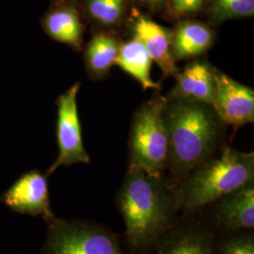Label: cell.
Instances as JSON below:
<instances>
[{"label": "cell", "instance_id": "cell-1", "mask_svg": "<svg viewBox=\"0 0 254 254\" xmlns=\"http://www.w3.org/2000/svg\"><path fill=\"white\" fill-rule=\"evenodd\" d=\"M162 113L169 136V185L174 190L193 169L216 154L225 125L211 106L176 97H165Z\"/></svg>", "mask_w": 254, "mask_h": 254}, {"label": "cell", "instance_id": "cell-2", "mask_svg": "<svg viewBox=\"0 0 254 254\" xmlns=\"http://www.w3.org/2000/svg\"><path fill=\"white\" fill-rule=\"evenodd\" d=\"M116 203L126 223L127 241L136 251L151 248L176 225L178 206L173 189L163 177L128 168Z\"/></svg>", "mask_w": 254, "mask_h": 254}, {"label": "cell", "instance_id": "cell-3", "mask_svg": "<svg viewBox=\"0 0 254 254\" xmlns=\"http://www.w3.org/2000/svg\"><path fill=\"white\" fill-rule=\"evenodd\" d=\"M254 181V154L224 146L193 169L173 190L178 209L196 211Z\"/></svg>", "mask_w": 254, "mask_h": 254}, {"label": "cell", "instance_id": "cell-4", "mask_svg": "<svg viewBox=\"0 0 254 254\" xmlns=\"http://www.w3.org/2000/svg\"><path fill=\"white\" fill-rule=\"evenodd\" d=\"M165 97L143 103L132 121L129 136V169L163 177L169 168V136L163 120Z\"/></svg>", "mask_w": 254, "mask_h": 254}, {"label": "cell", "instance_id": "cell-5", "mask_svg": "<svg viewBox=\"0 0 254 254\" xmlns=\"http://www.w3.org/2000/svg\"><path fill=\"white\" fill-rule=\"evenodd\" d=\"M41 254H127L117 235L95 223L53 216Z\"/></svg>", "mask_w": 254, "mask_h": 254}, {"label": "cell", "instance_id": "cell-6", "mask_svg": "<svg viewBox=\"0 0 254 254\" xmlns=\"http://www.w3.org/2000/svg\"><path fill=\"white\" fill-rule=\"evenodd\" d=\"M80 82L74 83L57 99V140L59 154L48 169L46 176L55 173L60 167L91 162L82 139L81 125L77 109V94Z\"/></svg>", "mask_w": 254, "mask_h": 254}, {"label": "cell", "instance_id": "cell-7", "mask_svg": "<svg viewBox=\"0 0 254 254\" xmlns=\"http://www.w3.org/2000/svg\"><path fill=\"white\" fill-rule=\"evenodd\" d=\"M216 89L212 108L225 126L235 129L254 122V91L214 69Z\"/></svg>", "mask_w": 254, "mask_h": 254}, {"label": "cell", "instance_id": "cell-8", "mask_svg": "<svg viewBox=\"0 0 254 254\" xmlns=\"http://www.w3.org/2000/svg\"><path fill=\"white\" fill-rule=\"evenodd\" d=\"M10 210L31 217H42L45 220L55 216L50 205L46 175L39 171L22 174L1 197Z\"/></svg>", "mask_w": 254, "mask_h": 254}, {"label": "cell", "instance_id": "cell-9", "mask_svg": "<svg viewBox=\"0 0 254 254\" xmlns=\"http://www.w3.org/2000/svg\"><path fill=\"white\" fill-rule=\"evenodd\" d=\"M131 30L144 46L151 60L159 66L165 76L178 73L172 53V30L159 25L145 14L133 9Z\"/></svg>", "mask_w": 254, "mask_h": 254}, {"label": "cell", "instance_id": "cell-10", "mask_svg": "<svg viewBox=\"0 0 254 254\" xmlns=\"http://www.w3.org/2000/svg\"><path fill=\"white\" fill-rule=\"evenodd\" d=\"M151 247L152 254H215L214 234L198 222L173 226Z\"/></svg>", "mask_w": 254, "mask_h": 254}, {"label": "cell", "instance_id": "cell-11", "mask_svg": "<svg viewBox=\"0 0 254 254\" xmlns=\"http://www.w3.org/2000/svg\"><path fill=\"white\" fill-rule=\"evenodd\" d=\"M42 26L51 39L71 46L74 50L81 49L85 28L81 9L76 0L52 3L42 19Z\"/></svg>", "mask_w": 254, "mask_h": 254}, {"label": "cell", "instance_id": "cell-12", "mask_svg": "<svg viewBox=\"0 0 254 254\" xmlns=\"http://www.w3.org/2000/svg\"><path fill=\"white\" fill-rule=\"evenodd\" d=\"M214 69L204 59H197L175 74L176 84L168 96L202 103L212 107L216 82Z\"/></svg>", "mask_w": 254, "mask_h": 254}, {"label": "cell", "instance_id": "cell-13", "mask_svg": "<svg viewBox=\"0 0 254 254\" xmlns=\"http://www.w3.org/2000/svg\"><path fill=\"white\" fill-rule=\"evenodd\" d=\"M214 216L227 231L254 227V181L215 201Z\"/></svg>", "mask_w": 254, "mask_h": 254}, {"label": "cell", "instance_id": "cell-14", "mask_svg": "<svg viewBox=\"0 0 254 254\" xmlns=\"http://www.w3.org/2000/svg\"><path fill=\"white\" fill-rule=\"evenodd\" d=\"M216 32L208 24L194 19L177 21L172 30V53L175 62L194 59L214 45Z\"/></svg>", "mask_w": 254, "mask_h": 254}, {"label": "cell", "instance_id": "cell-15", "mask_svg": "<svg viewBox=\"0 0 254 254\" xmlns=\"http://www.w3.org/2000/svg\"><path fill=\"white\" fill-rule=\"evenodd\" d=\"M121 42L111 30L96 33L87 44L84 60L88 73L93 78H100L109 73L118 55Z\"/></svg>", "mask_w": 254, "mask_h": 254}, {"label": "cell", "instance_id": "cell-16", "mask_svg": "<svg viewBox=\"0 0 254 254\" xmlns=\"http://www.w3.org/2000/svg\"><path fill=\"white\" fill-rule=\"evenodd\" d=\"M114 65H117L139 82L144 91L159 89V85L151 78L152 60L144 46L135 37L121 44Z\"/></svg>", "mask_w": 254, "mask_h": 254}, {"label": "cell", "instance_id": "cell-17", "mask_svg": "<svg viewBox=\"0 0 254 254\" xmlns=\"http://www.w3.org/2000/svg\"><path fill=\"white\" fill-rule=\"evenodd\" d=\"M129 0H82L84 15L97 27L111 30L127 18Z\"/></svg>", "mask_w": 254, "mask_h": 254}, {"label": "cell", "instance_id": "cell-18", "mask_svg": "<svg viewBox=\"0 0 254 254\" xmlns=\"http://www.w3.org/2000/svg\"><path fill=\"white\" fill-rule=\"evenodd\" d=\"M205 13L213 27L228 20L254 17V0H207Z\"/></svg>", "mask_w": 254, "mask_h": 254}, {"label": "cell", "instance_id": "cell-19", "mask_svg": "<svg viewBox=\"0 0 254 254\" xmlns=\"http://www.w3.org/2000/svg\"><path fill=\"white\" fill-rule=\"evenodd\" d=\"M207 0H166L164 10L169 18L179 21L205 12Z\"/></svg>", "mask_w": 254, "mask_h": 254}, {"label": "cell", "instance_id": "cell-20", "mask_svg": "<svg viewBox=\"0 0 254 254\" xmlns=\"http://www.w3.org/2000/svg\"><path fill=\"white\" fill-rule=\"evenodd\" d=\"M218 254H254V236H239L226 240Z\"/></svg>", "mask_w": 254, "mask_h": 254}, {"label": "cell", "instance_id": "cell-21", "mask_svg": "<svg viewBox=\"0 0 254 254\" xmlns=\"http://www.w3.org/2000/svg\"><path fill=\"white\" fill-rule=\"evenodd\" d=\"M139 4L152 12L162 11L165 7L166 0H136Z\"/></svg>", "mask_w": 254, "mask_h": 254}, {"label": "cell", "instance_id": "cell-22", "mask_svg": "<svg viewBox=\"0 0 254 254\" xmlns=\"http://www.w3.org/2000/svg\"><path fill=\"white\" fill-rule=\"evenodd\" d=\"M65 1H69V0H52L53 3H60V2H65Z\"/></svg>", "mask_w": 254, "mask_h": 254}]
</instances>
